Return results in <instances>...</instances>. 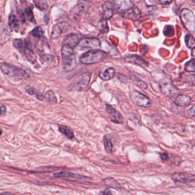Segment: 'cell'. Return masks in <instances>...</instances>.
<instances>
[{
    "label": "cell",
    "mask_w": 195,
    "mask_h": 195,
    "mask_svg": "<svg viewBox=\"0 0 195 195\" xmlns=\"http://www.w3.org/2000/svg\"><path fill=\"white\" fill-rule=\"evenodd\" d=\"M107 56L108 54L103 50H89L82 55L80 57V61L83 64L92 65L103 61Z\"/></svg>",
    "instance_id": "cell-1"
},
{
    "label": "cell",
    "mask_w": 195,
    "mask_h": 195,
    "mask_svg": "<svg viewBox=\"0 0 195 195\" xmlns=\"http://www.w3.org/2000/svg\"><path fill=\"white\" fill-rule=\"evenodd\" d=\"M63 66L65 72L73 71L77 66L76 58L74 50L71 47L64 45L61 49Z\"/></svg>",
    "instance_id": "cell-2"
},
{
    "label": "cell",
    "mask_w": 195,
    "mask_h": 195,
    "mask_svg": "<svg viewBox=\"0 0 195 195\" xmlns=\"http://www.w3.org/2000/svg\"><path fill=\"white\" fill-rule=\"evenodd\" d=\"M0 69L4 74L11 77L25 80L29 77V74L24 69L7 63H1Z\"/></svg>",
    "instance_id": "cell-3"
},
{
    "label": "cell",
    "mask_w": 195,
    "mask_h": 195,
    "mask_svg": "<svg viewBox=\"0 0 195 195\" xmlns=\"http://www.w3.org/2000/svg\"><path fill=\"white\" fill-rule=\"evenodd\" d=\"M90 79L91 73L89 72L82 73L73 80L69 86V89L70 90H84L88 87Z\"/></svg>",
    "instance_id": "cell-4"
},
{
    "label": "cell",
    "mask_w": 195,
    "mask_h": 195,
    "mask_svg": "<svg viewBox=\"0 0 195 195\" xmlns=\"http://www.w3.org/2000/svg\"><path fill=\"white\" fill-rule=\"evenodd\" d=\"M13 44L15 48L27 57L29 60H34V54L29 41L26 40L16 39L13 41Z\"/></svg>",
    "instance_id": "cell-5"
},
{
    "label": "cell",
    "mask_w": 195,
    "mask_h": 195,
    "mask_svg": "<svg viewBox=\"0 0 195 195\" xmlns=\"http://www.w3.org/2000/svg\"><path fill=\"white\" fill-rule=\"evenodd\" d=\"M181 20L187 31L190 32H195V16L194 12L189 9H183L181 11Z\"/></svg>",
    "instance_id": "cell-6"
},
{
    "label": "cell",
    "mask_w": 195,
    "mask_h": 195,
    "mask_svg": "<svg viewBox=\"0 0 195 195\" xmlns=\"http://www.w3.org/2000/svg\"><path fill=\"white\" fill-rule=\"evenodd\" d=\"M130 98L135 105L140 107L149 108L152 104V102L149 98L136 90L130 92Z\"/></svg>",
    "instance_id": "cell-7"
},
{
    "label": "cell",
    "mask_w": 195,
    "mask_h": 195,
    "mask_svg": "<svg viewBox=\"0 0 195 195\" xmlns=\"http://www.w3.org/2000/svg\"><path fill=\"white\" fill-rule=\"evenodd\" d=\"M101 47V42L96 37H83L79 43L76 48L80 50L87 49H99Z\"/></svg>",
    "instance_id": "cell-8"
},
{
    "label": "cell",
    "mask_w": 195,
    "mask_h": 195,
    "mask_svg": "<svg viewBox=\"0 0 195 195\" xmlns=\"http://www.w3.org/2000/svg\"><path fill=\"white\" fill-rule=\"evenodd\" d=\"M172 179L176 183L189 184L195 181V176L186 172H176L172 175Z\"/></svg>",
    "instance_id": "cell-9"
},
{
    "label": "cell",
    "mask_w": 195,
    "mask_h": 195,
    "mask_svg": "<svg viewBox=\"0 0 195 195\" xmlns=\"http://www.w3.org/2000/svg\"><path fill=\"white\" fill-rule=\"evenodd\" d=\"M106 111L111 118L112 122L118 124H122L124 119L122 114L117 111L114 107L109 104L106 105Z\"/></svg>",
    "instance_id": "cell-10"
},
{
    "label": "cell",
    "mask_w": 195,
    "mask_h": 195,
    "mask_svg": "<svg viewBox=\"0 0 195 195\" xmlns=\"http://www.w3.org/2000/svg\"><path fill=\"white\" fill-rule=\"evenodd\" d=\"M83 37L81 34L79 33H71L66 35L64 39L63 43L71 48H76L80 41Z\"/></svg>",
    "instance_id": "cell-11"
},
{
    "label": "cell",
    "mask_w": 195,
    "mask_h": 195,
    "mask_svg": "<svg viewBox=\"0 0 195 195\" xmlns=\"http://www.w3.org/2000/svg\"><path fill=\"white\" fill-rule=\"evenodd\" d=\"M69 29V25L66 23H60L55 25L52 29L51 33V38L52 39H56L62 33L68 31Z\"/></svg>",
    "instance_id": "cell-12"
},
{
    "label": "cell",
    "mask_w": 195,
    "mask_h": 195,
    "mask_svg": "<svg viewBox=\"0 0 195 195\" xmlns=\"http://www.w3.org/2000/svg\"><path fill=\"white\" fill-rule=\"evenodd\" d=\"M122 14L124 17L132 21H137L141 17V12L140 9L138 7L134 5Z\"/></svg>",
    "instance_id": "cell-13"
},
{
    "label": "cell",
    "mask_w": 195,
    "mask_h": 195,
    "mask_svg": "<svg viewBox=\"0 0 195 195\" xmlns=\"http://www.w3.org/2000/svg\"><path fill=\"white\" fill-rule=\"evenodd\" d=\"M115 6L114 1H108L105 2L102 6L103 17L104 20L110 19L114 15Z\"/></svg>",
    "instance_id": "cell-14"
},
{
    "label": "cell",
    "mask_w": 195,
    "mask_h": 195,
    "mask_svg": "<svg viewBox=\"0 0 195 195\" xmlns=\"http://www.w3.org/2000/svg\"><path fill=\"white\" fill-rule=\"evenodd\" d=\"M125 61L128 63L134 65H138L143 68H146L149 66L148 62L143 58L138 55H130L125 57Z\"/></svg>",
    "instance_id": "cell-15"
},
{
    "label": "cell",
    "mask_w": 195,
    "mask_h": 195,
    "mask_svg": "<svg viewBox=\"0 0 195 195\" xmlns=\"http://www.w3.org/2000/svg\"><path fill=\"white\" fill-rule=\"evenodd\" d=\"M54 176L57 178H63L66 179H80V180H86L90 179L89 178L85 177L84 176H81L79 175H77L70 172H61L54 174Z\"/></svg>",
    "instance_id": "cell-16"
},
{
    "label": "cell",
    "mask_w": 195,
    "mask_h": 195,
    "mask_svg": "<svg viewBox=\"0 0 195 195\" xmlns=\"http://www.w3.org/2000/svg\"><path fill=\"white\" fill-rule=\"evenodd\" d=\"M98 76L101 79L104 81H109L113 79L116 76L115 69L112 67H109L105 69L101 70L99 73Z\"/></svg>",
    "instance_id": "cell-17"
},
{
    "label": "cell",
    "mask_w": 195,
    "mask_h": 195,
    "mask_svg": "<svg viewBox=\"0 0 195 195\" xmlns=\"http://www.w3.org/2000/svg\"><path fill=\"white\" fill-rule=\"evenodd\" d=\"M115 9L121 13L130 8L133 4L130 1H114Z\"/></svg>",
    "instance_id": "cell-18"
},
{
    "label": "cell",
    "mask_w": 195,
    "mask_h": 195,
    "mask_svg": "<svg viewBox=\"0 0 195 195\" xmlns=\"http://www.w3.org/2000/svg\"><path fill=\"white\" fill-rule=\"evenodd\" d=\"M192 101V98L186 95H180L176 98L174 103L178 106H188Z\"/></svg>",
    "instance_id": "cell-19"
},
{
    "label": "cell",
    "mask_w": 195,
    "mask_h": 195,
    "mask_svg": "<svg viewBox=\"0 0 195 195\" xmlns=\"http://www.w3.org/2000/svg\"><path fill=\"white\" fill-rule=\"evenodd\" d=\"M104 182L106 186L109 188H111L116 190H119L122 188L120 183L113 178H106L104 180Z\"/></svg>",
    "instance_id": "cell-20"
},
{
    "label": "cell",
    "mask_w": 195,
    "mask_h": 195,
    "mask_svg": "<svg viewBox=\"0 0 195 195\" xmlns=\"http://www.w3.org/2000/svg\"><path fill=\"white\" fill-rule=\"evenodd\" d=\"M160 88L163 93L167 96L170 95L173 92H175V90H176L175 88L171 84H163L162 85H160Z\"/></svg>",
    "instance_id": "cell-21"
},
{
    "label": "cell",
    "mask_w": 195,
    "mask_h": 195,
    "mask_svg": "<svg viewBox=\"0 0 195 195\" xmlns=\"http://www.w3.org/2000/svg\"><path fill=\"white\" fill-rule=\"evenodd\" d=\"M58 128H59V130L63 134H64L67 138H69V139H72L74 138V135L73 132L68 127L64 126V125H59Z\"/></svg>",
    "instance_id": "cell-22"
},
{
    "label": "cell",
    "mask_w": 195,
    "mask_h": 195,
    "mask_svg": "<svg viewBox=\"0 0 195 195\" xmlns=\"http://www.w3.org/2000/svg\"><path fill=\"white\" fill-rule=\"evenodd\" d=\"M92 2L90 1H80L78 2L77 7L81 12H87L92 5Z\"/></svg>",
    "instance_id": "cell-23"
},
{
    "label": "cell",
    "mask_w": 195,
    "mask_h": 195,
    "mask_svg": "<svg viewBox=\"0 0 195 195\" xmlns=\"http://www.w3.org/2000/svg\"><path fill=\"white\" fill-rule=\"evenodd\" d=\"M103 143L106 152L108 154H112L113 151V144L111 140L106 135L103 138Z\"/></svg>",
    "instance_id": "cell-24"
},
{
    "label": "cell",
    "mask_w": 195,
    "mask_h": 195,
    "mask_svg": "<svg viewBox=\"0 0 195 195\" xmlns=\"http://www.w3.org/2000/svg\"><path fill=\"white\" fill-rule=\"evenodd\" d=\"M9 26L12 29H16L19 26L18 20L15 15H11L9 17Z\"/></svg>",
    "instance_id": "cell-25"
},
{
    "label": "cell",
    "mask_w": 195,
    "mask_h": 195,
    "mask_svg": "<svg viewBox=\"0 0 195 195\" xmlns=\"http://www.w3.org/2000/svg\"><path fill=\"white\" fill-rule=\"evenodd\" d=\"M186 44L188 48H193L195 45V39L191 34H187L185 37Z\"/></svg>",
    "instance_id": "cell-26"
},
{
    "label": "cell",
    "mask_w": 195,
    "mask_h": 195,
    "mask_svg": "<svg viewBox=\"0 0 195 195\" xmlns=\"http://www.w3.org/2000/svg\"><path fill=\"white\" fill-rule=\"evenodd\" d=\"M185 70L188 72H195V59H192L188 61L185 65Z\"/></svg>",
    "instance_id": "cell-27"
},
{
    "label": "cell",
    "mask_w": 195,
    "mask_h": 195,
    "mask_svg": "<svg viewBox=\"0 0 195 195\" xmlns=\"http://www.w3.org/2000/svg\"><path fill=\"white\" fill-rule=\"evenodd\" d=\"M35 5L37 8L40 9L42 10H45L48 9L47 2L45 1H34Z\"/></svg>",
    "instance_id": "cell-28"
},
{
    "label": "cell",
    "mask_w": 195,
    "mask_h": 195,
    "mask_svg": "<svg viewBox=\"0 0 195 195\" xmlns=\"http://www.w3.org/2000/svg\"><path fill=\"white\" fill-rule=\"evenodd\" d=\"M32 33L34 37L40 38L44 34V31L40 26H37L33 30Z\"/></svg>",
    "instance_id": "cell-29"
},
{
    "label": "cell",
    "mask_w": 195,
    "mask_h": 195,
    "mask_svg": "<svg viewBox=\"0 0 195 195\" xmlns=\"http://www.w3.org/2000/svg\"><path fill=\"white\" fill-rule=\"evenodd\" d=\"M27 92L29 94V95H35L36 96V98H37L39 100H43L44 98V96H42L41 95V93H39L37 91H36V90L33 88H28L26 90Z\"/></svg>",
    "instance_id": "cell-30"
},
{
    "label": "cell",
    "mask_w": 195,
    "mask_h": 195,
    "mask_svg": "<svg viewBox=\"0 0 195 195\" xmlns=\"http://www.w3.org/2000/svg\"><path fill=\"white\" fill-rule=\"evenodd\" d=\"M45 97L47 100V101H49V103H53L56 102V98H55V94L52 90H49L48 92H47Z\"/></svg>",
    "instance_id": "cell-31"
},
{
    "label": "cell",
    "mask_w": 195,
    "mask_h": 195,
    "mask_svg": "<svg viewBox=\"0 0 195 195\" xmlns=\"http://www.w3.org/2000/svg\"><path fill=\"white\" fill-rule=\"evenodd\" d=\"M164 34L166 36L171 37L174 34V30L172 26H166L164 29Z\"/></svg>",
    "instance_id": "cell-32"
},
{
    "label": "cell",
    "mask_w": 195,
    "mask_h": 195,
    "mask_svg": "<svg viewBox=\"0 0 195 195\" xmlns=\"http://www.w3.org/2000/svg\"><path fill=\"white\" fill-rule=\"evenodd\" d=\"M25 13L26 15L28 17V20L31 21V22H35V20H34V17L33 15V13L32 10L29 8H26L25 9Z\"/></svg>",
    "instance_id": "cell-33"
},
{
    "label": "cell",
    "mask_w": 195,
    "mask_h": 195,
    "mask_svg": "<svg viewBox=\"0 0 195 195\" xmlns=\"http://www.w3.org/2000/svg\"><path fill=\"white\" fill-rule=\"evenodd\" d=\"M186 115L188 117H194L195 116V106L193 105L191 108L186 111Z\"/></svg>",
    "instance_id": "cell-34"
},
{
    "label": "cell",
    "mask_w": 195,
    "mask_h": 195,
    "mask_svg": "<svg viewBox=\"0 0 195 195\" xmlns=\"http://www.w3.org/2000/svg\"><path fill=\"white\" fill-rule=\"evenodd\" d=\"M99 195H114L111 191L109 189H106L104 191H101L100 193H99Z\"/></svg>",
    "instance_id": "cell-35"
},
{
    "label": "cell",
    "mask_w": 195,
    "mask_h": 195,
    "mask_svg": "<svg viewBox=\"0 0 195 195\" xmlns=\"http://www.w3.org/2000/svg\"><path fill=\"white\" fill-rule=\"evenodd\" d=\"M7 111L6 107L4 106H0V116L4 115Z\"/></svg>",
    "instance_id": "cell-36"
},
{
    "label": "cell",
    "mask_w": 195,
    "mask_h": 195,
    "mask_svg": "<svg viewBox=\"0 0 195 195\" xmlns=\"http://www.w3.org/2000/svg\"><path fill=\"white\" fill-rule=\"evenodd\" d=\"M160 155L161 159L163 160V161L167 160L168 159V154H167V153H162Z\"/></svg>",
    "instance_id": "cell-37"
},
{
    "label": "cell",
    "mask_w": 195,
    "mask_h": 195,
    "mask_svg": "<svg viewBox=\"0 0 195 195\" xmlns=\"http://www.w3.org/2000/svg\"><path fill=\"white\" fill-rule=\"evenodd\" d=\"M172 1H159V2L160 3V4H161L162 5H169V4H170L171 3H172Z\"/></svg>",
    "instance_id": "cell-38"
},
{
    "label": "cell",
    "mask_w": 195,
    "mask_h": 195,
    "mask_svg": "<svg viewBox=\"0 0 195 195\" xmlns=\"http://www.w3.org/2000/svg\"><path fill=\"white\" fill-rule=\"evenodd\" d=\"M192 56L193 57V59H194V57H195V47H194L192 49Z\"/></svg>",
    "instance_id": "cell-39"
},
{
    "label": "cell",
    "mask_w": 195,
    "mask_h": 195,
    "mask_svg": "<svg viewBox=\"0 0 195 195\" xmlns=\"http://www.w3.org/2000/svg\"><path fill=\"white\" fill-rule=\"evenodd\" d=\"M0 195H12V194L9 192H4V193H2Z\"/></svg>",
    "instance_id": "cell-40"
},
{
    "label": "cell",
    "mask_w": 195,
    "mask_h": 195,
    "mask_svg": "<svg viewBox=\"0 0 195 195\" xmlns=\"http://www.w3.org/2000/svg\"><path fill=\"white\" fill-rule=\"evenodd\" d=\"M2 135V131L0 130V135Z\"/></svg>",
    "instance_id": "cell-41"
}]
</instances>
